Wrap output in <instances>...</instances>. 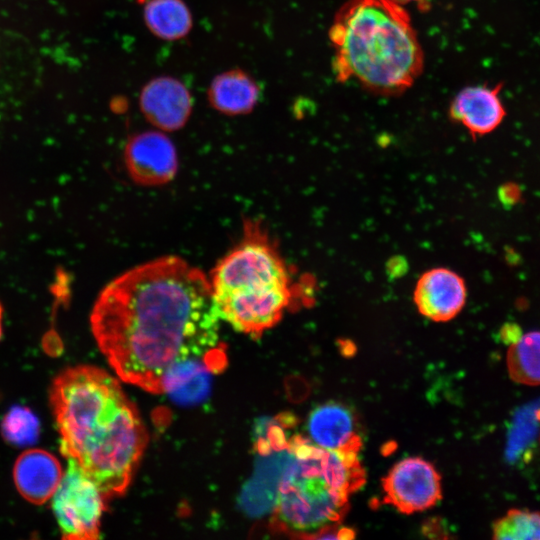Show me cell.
Wrapping results in <instances>:
<instances>
[{
    "mask_svg": "<svg viewBox=\"0 0 540 540\" xmlns=\"http://www.w3.org/2000/svg\"><path fill=\"white\" fill-rule=\"evenodd\" d=\"M466 295L465 282L457 273L446 268H434L419 278L414 302L426 318L446 322L462 310Z\"/></svg>",
    "mask_w": 540,
    "mask_h": 540,
    "instance_id": "obj_9",
    "label": "cell"
},
{
    "mask_svg": "<svg viewBox=\"0 0 540 540\" xmlns=\"http://www.w3.org/2000/svg\"><path fill=\"white\" fill-rule=\"evenodd\" d=\"M288 449L269 527L292 537L331 538L349 496L364 483L359 451L325 450L299 435Z\"/></svg>",
    "mask_w": 540,
    "mask_h": 540,
    "instance_id": "obj_4",
    "label": "cell"
},
{
    "mask_svg": "<svg viewBox=\"0 0 540 540\" xmlns=\"http://www.w3.org/2000/svg\"><path fill=\"white\" fill-rule=\"evenodd\" d=\"M259 87L254 79L242 70H229L217 75L208 89V100L219 112L226 115L249 113L259 99Z\"/></svg>",
    "mask_w": 540,
    "mask_h": 540,
    "instance_id": "obj_14",
    "label": "cell"
},
{
    "mask_svg": "<svg viewBox=\"0 0 540 540\" xmlns=\"http://www.w3.org/2000/svg\"><path fill=\"white\" fill-rule=\"evenodd\" d=\"M50 405L62 455L75 461L106 499L122 495L147 434L119 382L94 366L67 368L51 385Z\"/></svg>",
    "mask_w": 540,
    "mask_h": 540,
    "instance_id": "obj_2",
    "label": "cell"
},
{
    "mask_svg": "<svg viewBox=\"0 0 540 540\" xmlns=\"http://www.w3.org/2000/svg\"><path fill=\"white\" fill-rule=\"evenodd\" d=\"M384 501L405 514L426 510L442 496L441 478L434 466L419 457L396 463L383 479Z\"/></svg>",
    "mask_w": 540,
    "mask_h": 540,
    "instance_id": "obj_7",
    "label": "cell"
},
{
    "mask_svg": "<svg viewBox=\"0 0 540 540\" xmlns=\"http://www.w3.org/2000/svg\"><path fill=\"white\" fill-rule=\"evenodd\" d=\"M144 20L150 31L165 40L186 36L192 27V16L182 0H150L144 8Z\"/></svg>",
    "mask_w": 540,
    "mask_h": 540,
    "instance_id": "obj_16",
    "label": "cell"
},
{
    "mask_svg": "<svg viewBox=\"0 0 540 540\" xmlns=\"http://www.w3.org/2000/svg\"><path fill=\"white\" fill-rule=\"evenodd\" d=\"M332 70L375 95L398 96L421 75L424 53L409 13L396 0H347L328 31Z\"/></svg>",
    "mask_w": 540,
    "mask_h": 540,
    "instance_id": "obj_3",
    "label": "cell"
},
{
    "mask_svg": "<svg viewBox=\"0 0 540 540\" xmlns=\"http://www.w3.org/2000/svg\"><path fill=\"white\" fill-rule=\"evenodd\" d=\"M214 368L203 360H186L174 365L165 374L163 392L178 404H196L203 401L210 390Z\"/></svg>",
    "mask_w": 540,
    "mask_h": 540,
    "instance_id": "obj_15",
    "label": "cell"
},
{
    "mask_svg": "<svg viewBox=\"0 0 540 540\" xmlns=\"http://www.w3.org/2000/svg\"><path fill=\"white\" fill-rule=\"evenodd\" d=\"M1 336H2V324H1V321H0V339H1Z\"/></svg>",
    "mask_w": 540,
    "mask_h": 540,
    "instance_id": "obj_23",
    "label": "cell"
},
{
    "mask_svg": "<svg viewBox=\"0 0 540 540\" xmlns=\"http://www.w3.org/2000/svg\"><path fill=\"white\" fill-rule=\"evenodd\" d=\"M493 539L540 540V512L509 509L492 525Z\"/></svg>",
    "mask_w": 540,
    "mask_h": 540,
    "instance_id": "obj_18",
    "label": "cell"
},
{
    "mask_svg": "<svg viewBox=\"0 0 540 540\" xmlns=\"http://www.w3.org/2000/svg\"><path fill=\"white\" fill-rule=\"evenodd\" d=\"M63 472L57 458L51 453L32 449L16 460L13 476L17 490L29 502L43 504L51 499Z\"/></svg>",
    "mask_w": 540,
    "mask_h": 540,
    "instance_id": "obj_13",
    "label": "cell"
},
{
    "mask_svg": "<svg viewBox=\"0 0 540 540\" xmlns=\"http://www.w3.org/2000/svg\"><path fill=\"white\" fill-rule=\"evenodd\" d=\"M2 315H3V307H2V304L0 302V321L2 320Z\"/></svg>",
    "mask_w": 540,
    "mask_h": 540,
    "instance_id": "obj_22",
    "label": "cell"
},
{
    "mask_svg": "<svg viewBox=\"0 0 540 540\" xmlns=\"http://www.w3.org/2000/svg\"><path fill=\"white\" fill-rule=\"evenodd\" d=\"M396 1L399 2L400 4H405L409 2H417L423 8H425V6L427 5L425 0H396Z\"/></svg>",
    "mask_w": 540,
    "mask_h": 540,
    "instance_id": "obj_21",
    "label": "cell"
},
{
    "mask_svg": "<svg viewBox=\"0 0 540 540\" xmlns=\"http://www.w3.org/2000/svg\"><path fill=\"white\" fill-rule=\"evenodd\" d=\"M130 177L143 186H158L171 181L177 172L175 146L163 133L147 131L134 135L124 153Z\"/></svg>",
    "mask_w": 540,
    "mask_h": 540,
    "instance_id": "obj_8",
    "label": "cell"
},
{
    "mask_svg": "<svg viewBox=\"0 0 540 540\" xmlns=\"http://www.w3.org/2000/svg\"><path fill=\"white\" fill-rule=\"evenodd\" d=\"M209 277L177 256L133 267L99 293L90 315L98 347L125 382L154 394L186 360L226 365Z\"/></svg>",
    "mask_w": 540,
    "mask_h": 540,
    "instance_id": "obj_1",
    "label": "cell"
},
{
    "mask_svg": "<svg viewBox=\"0 0 540 540\" xmlns=\"http://www.w3.org/2000/svg\"><path fill=\"white\" fill-rule=\"evenodd\" d=\"M500 88L501 85L484 84L463 88L450 103V118L462 124L473 136L491 133L506 116Z\"/></svg>",
    "mask_w": 540,
    "mask_h": 540,
    "instance_id": "obj_11",
    "label": "cell"
},
{
    "mask_svg": "<svg viewBox=\"0 0 540 540\" xmlns=\"http://www.w3.org/2000/svg\"><path fill=\"white\" fill-rule=\"evenodd\" d=\"M209 281L220 319L253 338L280 321L293 297L284 261L260 226L250 221Z\"/></svg>",
    "mask_w": 540,
    "mask_h": 540,
    "instance_id": "obj_5",
    "label": "cell"
},
{
    "mask_svg": "<svg viewBox=\"0 0 540 540\" xmlns=\"http://www.w3.org/2000/svg\"><path fill=\"white\" fill-rule=\"evenodd\" d=\"M1 431L3 437L10 444L25 446L37 440L40 424L37 417L28 408L15 406L4 416Z\"/></svg>",
    "mask_w": 540,
    "mask_h": 540,
    "instance_id": "obj_19",
    "label": "cell"
},
{
    "mask_svg": "<svg viewBox=\"0 0 540 540\" xmlns=\"http://www.w3.org/2000/svg\"><path fill=\"white\" fill-rule=\"evenodd\" d=\"M105 500L96 483L75 461L67 459V467L51 497L52 510L62 538H98Z\"/></svg>",
    "mask_w": 540,
    "mask_h": 540,
    "instance_id": "obj_6",
    "label": "cell"
},
{
    "mask_svg": "<svg viewBox=\"0 0 540 540\" xmlns=\"http://www.w3.org/2000/svg\"><path fill=\"white\" fill-rule=\"evenodd\" d=\"M307 432L309 440L325 450L360 449L354 416L340 403L328 402L314 408L307 420Z\"/></svg>",
    "mask_w": 540,
    "mask_h": 540,
    "instance_id": "obj_12",
    "label": "cell"
},
{
    "mask_svg": "<svg viewBox=\"0 0 540 540\" xmlns=\"http://www.w3.org/2000/svg\"><path fill=\"white\" fill-rule=\"evenodd\" d=\"M140 108L145 118L164 131L183 127L192 111L188 89L173 77H157L148 82L140 94Z\"/></svg>",
    "mask_w": 540,
    "mask_h": 540,
    "instance_id": "obj_10",
    "label": "cell"
},
{
    "mask_svg": "<svg viewBox=\"0 0 540 540\" xmlns=\"http://www.w3.org/2000/svg\"><path fill=\"white\" fill-rule=\"evenodd\" d=\"M506 365L512 381L527 386L540 385V331L528 332L511 343Z\"/></svg>",
    "mask_w": 540,
    "mask_h": 540,
    "instance_id": "obj_17",
    "label": "cell"
},
{
    "mask_svg": "<svg viewBox=\"0 0 540 540\" xmlns=\"http://www.w3.org/2000/svg\"><path fill=\"white\" fill-rule=\"evenodd\" d=\"M519 196L520 190L514 184H507L500 191V198L504 203H515Z\"/></svg>",
    "mask_w": 540,
    "mask_h": 540,
    "instance_id": "obj_20",
    "label": "cell"
}]
</instances>
